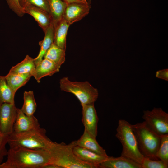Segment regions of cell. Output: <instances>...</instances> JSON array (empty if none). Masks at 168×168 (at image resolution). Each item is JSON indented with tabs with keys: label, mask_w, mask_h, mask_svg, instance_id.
Masks as SVG:
<instances>
[{
	"label": "cell",
	"mask_w": 168,
	"mask_h": 168,
	"mask_svg": "<svg viewBox=\"0 0 168 168\" xmlns=\"http://www.w3.org/2000/svg\"><path fill=\"white\" fill-rule=\"evenodd\" d=\"M17 108L14 104L4 103L0 105V132L9 135L13 128L17 114Z\"/></svg>",
	"instance_id": "8"
},
{
	"label": "cell",
	"mask_w": 168,
	"mask_h": 168,
	"mask_svg": "<svg viewBox=\"0 0 168 168\" xmlns=\"http://www.w3.org/2000/svg\"><path fill=\"white\" fill-rule=\"evenodd\" d=\"M40 128L39 121L34 115L27 116L22 112L21 109L17 108V116L12 133L24 132L35 130Z\"/></svg>",
	"instance_id": "11"
},
{
	"label": "cell",
	"mask_w": 168,
	"mask_h": 168,
	"mask_svg": "<svg viewBox=\"0 0 168 168\" xmlns=\"http://www.w3.org/2000/svg\"><path fill=\"white\" fill-rule=\"evenodd\" d=\"M46 130L37 129L20 133H12L9 135L7 144L10 147H21L33 149L48 150L53 141L46 136Z\"/></svg>",
	"instance_id": "3"
},
{
	"label": "cell",
	"mask_w": 168,
	"mask_h": 168,
	"mask_svg": "<svg viewBox=\"0 0 168 168\" xmlns=\"http://www.w3.org/2000/svg\"><path fill=\"white\" fill-rule=\"evenodd\" d=\"M76 145V140L68 144L63 142L58 143L53 142L50 147L47 150L50 157L49 164L57 165L60 168H95L93 166L81 161L75 155L73 148Z\"/></svg>",
	"instance_id": "2"
},
{
	"label": "cell",
	"mask_w": 168,
	"mask_h": 168,
	"mask_svg": "<svg viewBox=\"0 0 168 168\" xmlns=\"http://www.w3.org/2000/svg\"><path fill=\"white\" fill-rule=\"evenodd\" d=\"M99 168H142L141 165L127 158L120 156H109L99 166Z\"/></svg>",
	"instance_id": "14"
},
{
	"label": "cell",
	"mask_w": 168,
	"mask_h": 168,
	"mask_svg": "<svg viewBox=\"0 0 168 168\" xmlns=\"http://www.w3.org/2000/svg\"><path fill=\"white\" fill-rule=\"evenodd\" d=\"M23 9L25 13L33 17L44 33L52 22L50 14L39 7L29 5L23 7Z\"/></svg>",
	"instance_id": "13"
},
{
	"label": "cell",
	"mask_w": 168,
	"mask_h": 168,
	"mask_svg": "<svg viewBox=\"0 0 168 168\" xmlns=\"http://www.w3.org/2000/svg\"><path fill=\"white\" fill-rule=\"evenodd\" d=\"M63 18L54 27V43L58 47L66 50V38L70 26Z\"/></svg>",
	"instance_id": "18"
},
{
	"label": "cell",
	"mask_w": 168,
	"mask_h": 168,
	"mask_svg": "<svg viewBox=\"0 0 168 168\" xmlns=\"http://www.w3.org/2000/svg\"><path fill=\"white\" fill-rule=\"evenodd\" d=\"M156 76L157 78L168 81V69H163L157 71Z\"/></svg>",
	"instance_id": "30"
},
{
	"label": "cell",
	"mask_w": 168,
	"mask_h": 168,
	"mask_svg": "<svg viewBox=\"0 0 168 168\" xmlns=\"http://www.w3.org/2000/svg\"><path fill=\"white\" fill-rule=\"evenodd\" d=\"M21 6L23 7L29 5L39 7L50 14L48 0H20Z\"/></svg>",
	"instance_id": "26"
},
{
	"label": "cell",
	"mask_w": 168,
	"mask_h": 168,
	"mask_svg": "<svg viewBox=\"0 0 168 168\" xmlns=\"http://www.w3.org/2000/svg\"><path fill=\"white\" fill-rule=\"evenodd\" d=\"M76 144L98 154L108 156L105 150L99 144L96 138L91 135L85 130L80 138L76 140Z\"/></svg>",
	"instance_id": "16"
},
{
	"label": "cell",
	"mask_w": 168,
	"mask_h": 168,
	"mask_svg": "<svg viewBox=\"0 0 168 168\" xmlns=\"http://www.w3.org/2000/svg\"><path fill=\"white\" fill-rule=\"evenodd\" d=\"M9 135L3 134L0 132V164L2 162L5 156H7L8 151L6 148Z\"/></svg>",
	"instance_id": "28"
},
{
	"label": "cell",
	"mask_w": 168,
	"mask_h": 168,
	"mask_svg": "<svg viewBox=\"0 0 168 168\" xmlns=\"http://www.w3.org/2000/svg\"><path fill=\"white\" fill-rule=\"evenodd\" d=\"M15 94L7 83L5 76L0 75V105L4 103L14 104Z\"/></svg>",
	"instance_id": "23"
},
{
	"label": "cell",
	"mask_w": 168,
	"mask_h": 168,
	"mask_svg": "<svg viewBox=\"0 0 168 168\" xmlns=\"http://www.w3.org/2000/svg\"><path fill=\"white\" fill-rule=\"evenodd\" d=\"M35 67L34 59L27 55L22 61L13 66L8 73L15 74L30 73L33 76Z\"/></svg>",
	"instance_id": "20"
},
{
	"label": "cell",
	"mask_w": 168,
	"mask_h": 168,
	"mask_svg": "<svg viewBox=\"0 0 168 168\" xmlns=\"http://www.w3.org/2000/svg\"><path fill=\"white\" fill-rule=\"evenodd\" d=\"M59 84L62 91L74 94L81 105L94 103L98 98V90L88 81L73 82L64 77L60 80Z\"/></svg>",
	"instance_id": "6"
},
{
	"label": "cell",
	"mask_w": 168,
	"mask_h": 168,
	"mask_svg": "<svg viewBox=\"0 0 168 168\" xmlns=\"http://www.w3.org/2000/svg\"><path fill=\"white\" fill-rule=\"evenodd\" d=\"M59 69L60 68L53 62L44 58L36 66L32 76L34 77L38 83H39L42 78L53 75L58 72Z\"/></svg>",
	"instance_id": "15"
},
{
	"label": "cell",
	"mask_w": 168,
	"mask_h": 168,
	"mask_svg": "<svg viewBox=\"0 0 168 168\" xmlns=\"http://www.w3.org/2000/svg\"><path fill=\"white\" fill-rule=\"evenodd\" d=\"M142 117L147 127L157 134H168V114L161 108L144 111Z\"/></svg>",
	"instance_id": "7"
},
{
	"label": "cell",
	"mask_w": 168,
	"mask_h": 168,
	"mask_svg": "<svg viewBox=\"0 0 168 168\" xmlns=\"http://www.w3.org/2000/svg\"><path fill=\"white\" fill-rule=\"evenodd\" d=\"M7 156V160L0 164V168H43L50 160L47 150L21 147H10Z\"/></svg>",
	"instance_id": "1"
},
{
	"label": "cell",
	"mask_w": 168,
	"mask_h": 168,
	"mask_svg": "<svg viewBox=\"0 0 168 168\" xmlns=\"http://www.w3.org/2000/svg\"><path fill=\"white\" fill-rule=\"evenodd\" d=\"M116 132V137L122 146L121 156L131 159L141 165L144 157L138 148L132 124L124 119H119Z\"/></svg>",
	"instance_id": "5"
},
{
	"label": "cell",
	"mask_w": 168,
	"mask_h": 168,
	"mask_svg": "<svg viewBox=\"0 0 168 168\" xmlns=\"http://www.w3.org/2000/svg\"><path fill=\"white\" fill-rule=\"evenodd\" d=\"M67 4L73 3H88L87 2L85 1L84 0H63Z\"/></svg>",
	"instance_id": "31"
},
{
	"label": "cell",
	"mask_w": 168,
	"mask_h": 168,
	"mask_svg": "<svg viewBox=\"0 0 168 168\" xmlns=\"http://www.w3.org/2000/svg\"><path fill=\"white\" fill-rule=\"evenodd\" d=\"M94 103L81 105L82 121L85 127L84 130L93 137L96 138L99 119Z\"/></svg>",
	"instance_id": "9"
},
{
	"label": "cell",
	"mask_w": 168,
	"mask_h": 168,
	"mask_svg": "<svg viewBox=\"0 0 168 168\" xmlns=\"http://www.w3.org/2000/svg\"><path fill=\"white\" fill-rule=\"evenodd\" d=\"M44 39L39 42L40 46L39 53L34 60L36 66L43 59L44 56L54 42V27L53 22L44 32Z\"/></svg>",
	"instance_id": "17"
},
{
	"label": "cell",
	"mask_w": 168,
	"mask_h": 168,
	"mask_svg": "<svg viewBox=\"0 0 168 168\" xmlns=\"http://www.w3.org/2000/svg\"><path fill=\"white\" fill-rule=\"evenodd\" d=\"M156 156L158 159L168 165V134L161 136V142Z\"/></svg>",
	"instance_id": "25"
},
{
	"label": "cell",
	"mask_w": 168,
	"mask_h": 168,
	"mask_svg": "<svg viewBox=\"0 0 168 168\" xmlns=\"http://www.w3.org/2000/svg\"><path fill=\"white\" fill-rule=\"evenodd\" d=\"M23 104L21 109L26 115H34L37 108V105L32 91H25L23 94Z\"/></svg>",
	"instance_id": "24"
},
{
	"label": "cell",
	"mask_w": 168,
	"mask_h": 168,
	"mask_svg": "<svg viewBox=\"0 0 168 168\" xmlns=\"http://www.w3.org/2000/svg\"><path fill=\"white\" fill-rule=\"evenodd\" d=\"M139 150L144 157L158 160L156 154L161 141L160 136L146 125L144 121L132 124Z\"/></svg>",
	"instance_id": "4"
},
{
	"label": "cell",
	"mask_w": 168,
	"mask_h": 168,
	"mask_svg": "<svg viewBox=\"0 0 168 168\" xmlns=\"http://www.w3.org/2000/svg\"><path fill=\"white\" fill-rule=\"evenodd\" d=\"M65 51L53 43L45 54L44 58L53 62L60 68L65 61Z\"/></svg>",
	"instance_id": "22"
},
{
	"label": "cell",
	"mask_w": 168,
	"mask_h": 168,
	"mask_svg": "<svg viewBox=\"0 0 168 168\" xmlns=\"http://www.w3.org/2000/svg\"><path fill=\"white\" fill-rule=\"evenodd\" d=\"M84 1H86V2H87V0H84Z\"/></svg>",
	"instance_id": "32"
},
{
	"label": "cell",
	"mask_w": 168,
	"mask_h": 168,
	"mask_svg": "<svg viewBox=\"0 0 168 168\" xmlns=\"http://www.w3.org/2000/svg\"><path fill=\"white\" fill-rule=\"evenodd\" d=\"M74 154L81 161L90 164L95 168H98L99 165L109 157L100 155L85 148L75 146L73 148Z\"/></svg>",
	"instance_id": "12"
},
{
	"label": "cell",
	"mask_w": 168,
	"mask_h": 168,
	"mask_svg": "<svg viewBox=\"0 0 168 168\" xmlns=\"http://www.w3.org/2000/svg\"><path fill=\"white\" fill-rule=\"evenodd\" d=\"M90 9L89 3L68 4L64 12L63 18L70 25L81 20L87 16L89 13Z\"/></svg>",
	"instance_id": "10"
},
{
	"label": "cell",
	"mask_w": 168,
	"mask_h": 168,
	"mask_svg": "<svg viewBox=\"0 0 168 168\" xmlns=\"http://www.w3.org/2000/svg\"><path fill=\"white\" fill-rule=\"evenodd\" d=\"M142 168H167L166 165L160 160H153L144 158L141 164Z\"/></svg>",
	"instance_id": "27"
},
{
	"label": "cell",
	"mask_w": 168,
	"mask_h": 168,
	"mask_svg": "<svg viewBox=\"0 0 168 168\" xmlns=\"http://www.w3.org/2000/svg\"><path fill=\"white\" fill-rule=\"evenodd\" d=\"M50 15L54 26L63 18L67 4L63 0H48Z\"/></svg>",
	"instance_id": "19"
},
{
	"label": "cell",
	"mask_w": 168,
	"mask_h": 168,
	"mask_svg": "<svg viewBox=\"0 0 168 168\" xmlns=\"http://www.w3.org/2000/svg\"><path fill=\"white\" fill-rule=\"evenodd\" d=\"M9 7L19 17H22L25 14L20 3V0H6Z\"/></svg>",
	"instance_id": "29"
},
{
	"label": "cell",
	"mask_w": 168,
	"mask_h": 168,
	"mask_svg": "<svg viewBox=\"0 0 168 168\" xmlns=\"http://www.w3.org/2000/svg\"><path fill=\"white\" fill-rule=\"evenodd\" d=\"M4 76L7 83L16 93L19 88L26 84L32 75L30 73L15 74L8 73Z\"/></svg>",
	"instance_id": "21"
}]
</instances>
